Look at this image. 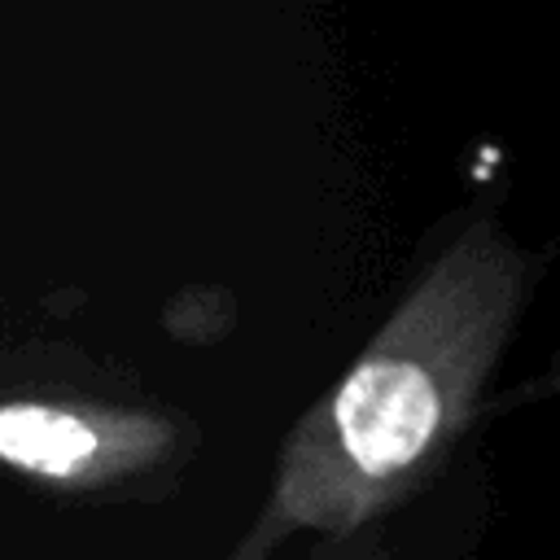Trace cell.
<instances>
[{"label":"cell","instance_id":"obj_1","mask_svg":"<svg viewBox=\"0 0 560 560\" xmlns=\"http://www.w3.org/2000/svg\"><path fill=\"white\" fill-rule=\"evenodd\" d=\"M525 271V254L490 219L429 262L337 389L284 442L280 521L350 529L451 451L516 324Z\"/></svg>","mask_w":560,"mask_h":560},{"label":"cell","instance_id":"obj_2","mask_svg":"<svg viewBox=\"0 0 560 560\" xmlns=\"http://www.w3.org/2000/svg\"><path fill=\"white\" fill-rule=\"evenodd\" d=\"M175 424L140 411L9 398L0 411V455L44 486H109L162 459Z\"/></svg>","mask_w":560,"mask_h":560}]
</instances>
